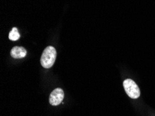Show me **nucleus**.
Returning <instances> with one entry per match:
<instances>
[{
    "label": "nucleus",
    "mask_w": 155,
    "mask_h": 116,
    "mask_svg": "<svg viewBox=\"0 0 155 116\" xmlns=\"http://www.w3.org/2000/svg\"><path fill=\"white\" fill-rule=\"evenodd\" d=\"M56 58V51L52 46L47 47L42 54L41 58V65L44 68L49 69L52 67Z\"/></svg>",
    "instance_id": "1"
},
{
    "label": "nucleus",
    "mask_w": 155,
    "mask_h": 116,
    "mask_svg": "<svg viewBox=\"0 0 155 116\" xmlns=\"http://www.w3.org/2000/svg\"><path fill=\"white\" fill-rule=\"evenodd\" d=\"M123 86L126 93L130 98L132 99H137L139 98L140 92L137 84L130 79L124 80L123 82Z\"/></svg>",
    "instance_id": "2"
},
{
    "label": "nucleus",
    "mask_w": 155,
    "mask_h": 116,
    "mask_svg": "<svg viewBox=\"0 0 155 116\" xmlns=\"http://www.w3.org/2000/svg\"><path fill=\"white\" fill-rule=\"evenodd\" d=\"M64 98V92L61 88H56L51 92L50 96V103L52 106H58L62 102Z\"/></svg>",
    "instance_id": "3"
},
{
    "label": "nucleus",
    "mask_w": 155,
    "mask_h": 116,
    "mask_svg": "<svg viewBox=\"0 0 155 116\" xmlns=\"http://www.w3.org/2000/svg\"><path fill=\"white\" fill-rule=\"evenodd\" d=\"M11 55L13 58H22L27 55V50L22 47L15 46L11 49Z\"/></svg>",
    "instance_id": "4"
},
{
    "label": "nucleus",
    "mask_w": 155,
    "mask_h": 116,
    "mask_svg": "<svg viewBox=\"0 0 155 116\" xmlns=\"http://www.w3.org/2000/svg\"><path fill=\"white\" fill-rule=\"evenodd\" d=\"M20 35L19 34L18 29L16 27H13L12 30L11 31V32L9 33L8 35V38L11 41H16L20 38Z\"/></svg>",
    "instance_id": "5"
}]
</instances>
